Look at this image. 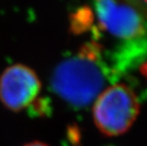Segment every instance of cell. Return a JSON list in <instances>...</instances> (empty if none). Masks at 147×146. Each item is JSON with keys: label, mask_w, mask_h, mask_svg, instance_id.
<instances>
[{"label": "cell", "mask_w": 147, "mask_h": 146, "mask_svg": "<svg viewBox=\"0 0 147 146\" xmlns=\"http://www.w3.org/2000/svg\"><path fill=\"white\" fill-rule=\"evenodd\" d=\"M98 24L91 28L92 41L106 38L111 48L106 59L118 76L147 57V14L128 0H92Z\"/></svg>", "instance_id": "cell-1"}, {"label": "cell", "mask_w": 147, "mask_h": 146, "mask_svg": "<svg viewBox=\"0 0 147 146\" xmlns=\"http://www.w3.org/2000/svg\"><path fill=\"white\" fill-rule=\"evenodd\" d=\"M118 77L105 57L104 47L92 41L57 64L50 84L63 100L75 108H85Z\"/></svg>", "instance_id": "cell-2"}, {"label": "cell", "mask_w": 147, "mask_h": 146, "mask_svg": "<svg viewBox=\"0 0 147 146\" xmlns=\"http://www.w3.org/2000/svg\"><path fill=\"white\" fill-rule=\"evenodd\" d=\"M139 112L140 104L135 92L125 84L113 83L93 101L92 119L100 133L113 137L126 133Z\"/></svg>", "instance_id": "cell-3"}, {"label": "cell", "mask_w": 147, "mask_h": 146, "mask_svg": "<svg viewBox=\"0 0 147 146\" xmlns=\"http://www.w3.org/2000/svg\"><path fill=\"white\" fill-rule=\"evenodd\" d=\"M41 91L42 81L38 74L26 64L10 65L0 75V102L13 113L28 108Z\"/></svg>", "instance_id": "cell-4"}, {"label": "cell", "mask_w": 147, "mask_h": 146, "mask_svg": "<svg viewBox=\"0 0 147 146\" xmlns=\"http://www.w3.org/2000/svg\"><path fill=\"white\" fill-rule=\"evenodd\" d=\"M94 22V13L87 6H81L70 16L71 31L74 34H81L91 28Z\"/></svg>", "instance_id": "cell-5"}, {"label": "cell", "mask_w": 147, "mask_h": 146, "mask_svg": "<svg viewBox=\"0 0 147 146\" xmlns=\"http://www.w3.org/2000/svg\"><path fill=\"white\" fill-rule=\"evenodd\" d=\"M128 1L131 2L132 4H134L139 8H141L147 14V0H128Z\"/></svg>", "instance_id": "cell-6"}, {"label": "cell", "mask_w": 147, "mask_h": 146, "mask_svg": "<svg viewBox=\"0 0 147 146\" xmlns=\"http://www.w3.org/2000/svg\"><path fill=\"white\" fill-rule=\"evenodd\" d=\"M22 146H49V145L42 141L34 140V141H31L29 143H26L23 144Z\"/></svg>", "instance_id": "cell-7"}, {"label": "cell", "mask_w": 147, "mask_h": 146, "mask_svg": "<svg viewBox=\"0 0 147 146\" xmlns=\"http://www.w3.org/2000/svg\"><path fill=\"white\" fill-rule=\"evenodd\" d=\"M141 73L144 77H145L147 78V62H145L144 63L142 64L141 66Z\"/></svg>", "instance_id": "cell-8"}]
</instances>
